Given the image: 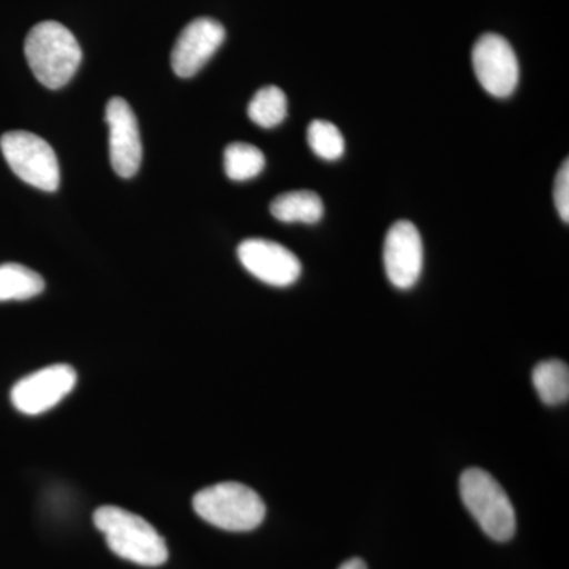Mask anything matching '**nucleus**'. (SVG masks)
<instances>
[{
  "label": "nucleus",
  "mask_w": 569,
  "mask_h": 569,
  "mask_svg": "<svg viewBox=\"0 0 569 569\" xmlns=\"http://www.w3.org/2000/svg\"><path fill=\"white\" fill-rule=\"evenodd\" d=\"M26 59L32 73L48 89H61L80 69L82 51L73 33L58 21L33 26L26 37Z\"/></svg>",
  "instance_id": "1"
},
{
  "label": "nucleus",
  "mask_w": 569,
  "mask_h": 569,
  "mask_svg": "<svg viewBox=\"0 0 569 569\" xmlns=\"http://www.w3.org/2000/svg\"><path fill=\"white\" fill-rule=\"evenodd\" d=\"M93 523L102 531L108 548L127 561L141 567H160L168 560V548L159 531L148 520L119 507H100Z\"/></svg>",
  "instance_id": "2"
},
{
  "label": "nucleus",
  "mask_w": 569,
  "mask_h": 569,
  "mask_svg": "<svg viewBox=\"0 0 569 569\" xmlns=\"http://www.w3.org/2000/svg\"><path fill=\"white\" fill-rule=\"evenodd\" d=\"M193 509L204 522L227 531H252L266 518L261 497L241 482L227 481L200 490Z\"/></svg>",
  "instance_id": "3"
},
{
  "label": "nucleus",
  "mask_w": 569,
  "mask_h": 569,
  "mask_svg": "<svg viewBox=\"0 0 569 569\" xmlns=\"http://www.w3.org/2000/svg\"><path fill=\"white\" fill-rule=\"evenodd\" d=\"M460 497L481 530L493 541L516 535V511L508 493L488 471L468 468L460 477Z\"/></svg>",
  "instance_id": "4"
},
{
  "label": "nucleus",
  "mask_w": 569,
  "mask_h": 569,
  "mask_svg": "<svg viewBox=\"0 0 569 569\" xmlns=\"http://www.w3.org/2000/svg\"><path fill=\"white\" fill-rule=\"evenodd\" d=\"M0 149L14 174L43 192H56L61 183L58 156L43 138L31 132H9Z\"/></svg>",
  "instance_id": "5"
},
{
  "label": "nucleus",
  "mask_w": 569,
  "mask_h": 569,
  "mask_svg": "<svg viewBox=\"0 0 569 569\" xmlns=\"http://www.w3.org/2000/svg\"><path fill=\"white\" fill-rule=\"evenodd\" d=\"M475 74L486 92L507 99L518 88L519 62L507 39L497 33L479 37L471 52Z\"/></svg>",
  "instance_id": "6"
},
{
  "label": "nucleus",
  "mask_w": 569,
  "mask_h": 569,
  "mask_svg": "<svg viewBox=\"0 0 569 569\" xmlns=\"http://www.w3.org/2000/svg\"><path fill=\"white\" fill-rule=\"evenodd\" d=\"M73 367L54 365L22 378L11 389V403L22 415L36 417L58 406L77 385Z\"/></svg>",
  "instance_id": "7"
},
{
  "label": "nucleus",
  "mask_w": 569,
  "mask_h": 569,
  "mask_svg": "<svg viewBox=\"0 0 569 569\" xmlns=\"http://www.w3.org/2000/svg\"><path fill=\"white\" fill-rule=\"evenodd\" d=\"M383 258L389 282L399 290L415 287L425 263V247L418 228L407 220L392 224L385 239Z\"/></svg>",
  "instance_id": "8"
},
{
  "label": "nucleus",
  "mask_w": 569,
  "mask_h": 569,
  "mask_svg": "<svg viewBox=\"0 0 569 569\" xmlns=\"http://www.w3.org/2000/svg\"><path fill=\"white\" fill-rule=\"evenodd\" d=\"M238 258L250 274L272 287H290L301 276L298 257L268 239H246L238 247Z\"/></svg>",
  "instance_id": "9"
},
{
  "label": "nucleus",
  "mask_w": 569,
  "mask_h": 569,
  "mask_svg": "<svg viewBox=\"0 0 569 569\" xmlns=\"http://www.w3.org/2000/svg\"><path fill=\"white\" fill-rule=\"evenodd\" d=\"M110 127V160L112 170L123 179L133 178L141 167L142 146L137 116L122 97H112L107 104Z\"/></svg>",
  "instance_id": "10"
},
{
  "label": "nucleus",
  "mask_w": 569,
  "mask_h": 569,
  "mask_svg": "<svg viewBox=\"0 0 569 569\" xmlns=\"http://www.w3.org/2000/svg\"><path fill=\"white\" fill-rule=\"evenodd\" d=\"M224 28L212 18H198L186 26L171 52V67L181 78H192L219 51Z\"/></svg>",
  "instance_id": "11"
},
{
  "label": "nucleus",
  "mask_w": 569,
  "mask_h": 569,
  "mask_svg": "<svg viewBox=\"0 0 569 569\" xmlns=\"http://www.w3.org/2000/svg\"><path fill=\"white\" fill-rule=\"evenodd\" d=\"M323 212V201L310 190H295L280 194L271 203L272 216L283 223H318Z\"/></svg>",
  "instance_id": "12"
},
{
  "label": "nucleus",
  "mask_w": 569,
  "mask_h": 569,
  "mask_svg": "<svg viewBox=\"0 0 569 569\" xmlns=\"http://www.w3.org/2000/svg\"><path fill=\"white\" fill-rule=\"evenodd\" d=\"M43 277L18 263L0 264V302L26 301L43 293Z\"/></svg>",
  "instance_id": "13"
},
{
  "label": "nucleus",
  "mask_w": 569,
  "mask_h": 569,
  "mask_svg": "<svg viewBox=\"0 0 569 569\" xmlns=\"http://www.w3.org/2000/svg\"><path fill=\"white\" fill-rule=\"evenodd\" d=\"M533 385L546 406H560L569 397V369L563 361L550 359L533 369Z\"/></svg>",
  "instance_id": "14"
},
{
  "label": "nucleus",
  "mask_w": 569,
  "mask_h": 569,
  "mask_svg": "<svg viewBox=\"0 0 569 569\" xmlns=\"http://www.w3.org/2000/svg\"><path fill=\"white\" fill-rule=\"evenodd\" d=\"M224 173L231 181H249L264 170L266 159L260 149L247 142H233L224 149Z\"/></svg>",
  "instance_id": "15"
},
{
  "label": "nucleus",
  "mask_w": 569,
  "mask_h": 569,
  "mask_svg": "<svg viewBox=\"0 0 569 569\" xmlns=\"http://www.w3.org/2000/svg\"><path fill=\"white\" fill-rule=\"evenodd\" d=\"M287 96L277 86H266L254 93L249 110H247L250 121L264 127V129H272L282 123L287 118Z\"/></svg>",
  "instance_id": "16"
},
{
  "label": "nucleus",
  "mask_w": 569,
  "mask_h": 569,
  "mask_svg": "<svg viewBox=\"0 0 569 569\" xmlns=\"http://www.w3.org/2000/svg\"><path fill=\"white\" fill-rule=\"evenodd\" d=\"M307 141L310 149L317 153L320 159L335 162L346 152V140L343 134L337 129L335 123L328 121L310 122L307 130Z\"/></svg>",
  "instance_id": "17"
},
{
  "label": "nucleus",
  "mask_w": 569,
  "mask_h": 569,
  "mask_svg": "<svg viewBox=\"0 0 569 569\" xmlns=\"http://www.w3.org/2000/svg\"><path fill=\"white\" fill-rule=\"evenodd\" d=\"M553 198H556V208L559 211L561 220L565 223L569 222V164L565 160L561 164L559 174L556 179V190H553Z\"/></svg>",
  "instance_id": "18"
},
{
  "label": "nucleus",
  "mask_w": 569,
  "mask_h": 569,
  "mask_svg": "<svg viewBox=\"0 0 569 569\" xmlns=\"http://www.w3.org/2000/svg\"><path fill=\"white\" fill-rule=\"evenodd\" d=\"M339 569H369L367 568L366 561L362 559H350L343 561Z\"/></svg>",
  "instance_id": "19"
}]
</instances>
